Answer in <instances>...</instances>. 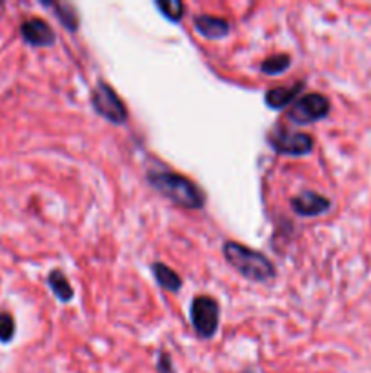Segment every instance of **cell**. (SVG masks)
Instances as JSON below:
<instances>
[{"instance_id": "cell-1", "label": "cell", "mask_w": 371, "mask_h": 373, "mask_svg": "<svg viewBox=\"0 0 371 373\" xmlns=\"http://www.w3.org/2000/svg\"><path fill=\"white\" fill-rule=\"evenodd\" d=\"M148 184L173 204L186 210H202L206 204V193L199 184L175 171H148Z\"/></svg>"}, {"instance_id": "cell-2", "label": "cell", "mask_w": 371, "mask_h": 373, "mask_svg": "<svg viewBox=\"0 0 371 373\" xmlns=\"http://www.w3.org/2000/svg\"><path fill=\"white\" fill-rule=\"evenodd\" d=\"M222 255H224L227 264L246 281L269 282L277 275L273 262L269 261L262 251L251 250L249 246H244L240 242H235V240L224 242Z\"/></svg>"}, {"instance_id": "cell-3", "label": "cell", "mask_w": 371, "mask_h": 373, "mask_svg": "<svg viewBox=\"0 0 371 373\" xmlns=\"http://www.w3.org/2000/svg\"><path fill=\"white\" fill-rule=\"evenodd\" d=\"M91 106L98 117H102L104 120H108L115 126H122L128 122V107L119 97V93L115 92L108 82L100 81L93 87Z\"/></svg>"}, {"instance_id": "cell-4", "label": "cell", "mask_w": 371, "mask_h": 373, "mask_svg": "<svg viewBox=\"0 0 371 373\" xmlns=\"http://www.w3.org/2000/svg\"><path fill=\"white\" fill-rule=\"evenodd\" d=\"M190 321L195 333L201 339H213L218 332L221 306L210 295H196L191 301Z\"/></svg>"}, {"instance_id": "cell-5", "label": "cell", "mask_w": 371, "mask_h": 373, "mask_svg": "<svg viewBox=\"0 0 371 373\" xmlns=\"http://www.w3.org/2000/svg\"><path fill=\"white\" fill-rule=\"evenodd\" d=\"M269 148L278 155H288V157H304L313 151L315 140L306 131H293L282 126H275L269 129L268 137Z\"/></svg>"}, {"instance_id": "cell-6", "label": "cell", "mask_w": 371, "mask_h": 373, "mask_svg": "<svg viewBox=\"0 0 371 373\" xmlns=\"http://www.w3.org/2000/svg\"><path fill=\"white\" fill-rule=\"evenodd\" d=\"M330 98L322 95V93H308V95H302L291 104V107L288 109V120L306 126V124L324 120L330 115Z\"/></svg>"}, {"instance_id": "cell-7", "label": "cell", "mask_w": 371, "mask_h": 373, "mask_svg": "<svg viewBox=\"0 0 371 373\" xmlns=\"http://www.w3.org/2000/svg\"><path fill=\"white\" fill-rule=\"evenodd\" d=\"M289 206L299 217H320L331 210V200L313 189H304L289 200Z\"/></svg>"}, {"instance_id": "cell-8", "label": "cell", "mask_w": 371, "mask_h": 373, "mask_svg": "<svg viewBox=\"0 0 371 373\" xmlns=\"http://www.w3.org/2000/svg\"><path fill=\"white\" fill-rule=\"evenodd\" d=\"M21 36L22 41L33 47H52L57 41L55 31L47 24L44 19H26L21 24Z\"/></svg>"}, {"instance_id": "cell-9", "label": "cell", "mask_w": 371, "mask_h": 373, "mask_svg": "<svg viewBox=\"0 0 371 373\" xmlns=\"http://www.w3.org/2000/svg\"><path fill=\"white\" fill-rule=\"evenodd\" d=\"M193 28L201 36L207 39V41H221L229 35V22L222 17L215 15H195L193 17Z\"/></svg>"}, {"instance_id": "cell-10", "label": "cell", "mask_w": 371, "mask_h": 373, "mask_svg": "<svg viewBox=\"0 0 371 373\" xmlns=\"http://www.w3.org/2000/svg\"><path fill=\"white\" fill-rule=\"evenodd\" d=\"M302 89H304V82H297L293 86L269 87L268 92L264 93V103L269 109H284L300 97Z\"/></svg>"}, {"instance_id": "cell-11", "label": "cell", "mask_w": 371, "mask_h": 373, "mask_svg": "<svg viewBox=\"0 0 371 373\" xmlns=\"http://www.w3.org/2000/svg\"><path fill=\"white\" fill-rule=\"evenodd\" d=\"M151 273H153L155 281L162 290L171 293L181 292L182 288V277L177 273L175 270H171L170 266H166L164 262H153L151 264Z\"/></svg>"}, {"instance_id": "cell-12", "label": "cell", "mask_w": 371, "mask_h": 373, "mask_svg": "<svg viewBox=\"0 0 371 373\" xmlns=\"http://www.w3.org/2000/svg\"><path fill=\"white\" fill-rule=\"evenodd\" d=\"M47 286H49L53 295L57 297L58 302H62V304L71 302L73 297H75L71 282L67 281L66 273L62 270L49 271V275H47Z\"/></svg>"}, {"instance_id": "cell-13", "label": "cell", "mask_w": 371, "mask_h": 373, "mask_svg": "<svg viewBox=\"0 0 371 373\" xmlns=\"http://www.w3.org/2000/svg\"><path fill=\"white\" fill-rule=\"evenodd\" d=\"M42 4L55 11L57 19L67 31L77 33L78 26H80V17H78L75 6L67 4V2H42Z\"/></svg>"}, {"instance_id": "cell-14", "label": "cell", "mask_w": 371, "mask_h": 373, "mask_svg": "<svg viewBox=\"0 0 371 373\" xmlns=\"http://www.w3.org/2000/svg\"><path fill=\"white\" fill-rule=\"evenodd\" d=\"M155 8L160 11V15L164 17L166 21L181 22L184 19L186 4L181 0H157Z\"/></svg>"}, {"instance_id": "cell-15", "label": "cell", "mask_w": 371, "mask_h": 373, "mask_svg": "<svg viewBox=\"0 0 371 373\" xmlns=\"http://www.w3.org/2000/svg\"><path fill=\"white\" fill-rule=\"evenodd\" d=\"M289 66H291V56L286 55V53H280V55L264 58V61L260 62V72H262L264 75H282Z\"/></svg>"}, {"instance_id": "cell-16", "label": "cell", "mask_w": 371, "mask_h": 373, "mask_svg": "<svg viewBox=\"0 0 371 373\" xmlns=\"http://www.w3.org/2000/svg\"><path fill=\"white\" fill-rule=\"evenodd\" d=\"M16 322L10 312H0V343L8 344L15 339Z\"/></svg>"}, {"instance_id": "cell-17", "label": "cell", "mask_w": 371, "mask_h": 373, "mask_svg": "<svg viewBox=\"0 0 371 373\" xmlns=\"http://www.w3.org/2000/svg\"><path fill=\"white\" fill-rule=\"evenodd\" d=\"M157 372L159 373H175V366H173V359L168 352L160 350L157 355Z\"/></svg>"}]
</instances>
